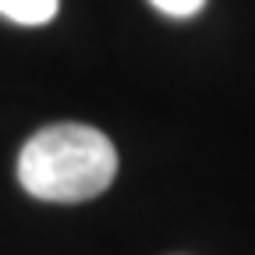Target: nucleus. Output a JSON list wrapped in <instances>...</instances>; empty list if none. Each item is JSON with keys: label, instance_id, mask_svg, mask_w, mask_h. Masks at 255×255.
<instances>
[{"label": "nucleus", "instance_id": "obj_3", "mask_svg": "<svg viewBox=\"0 0 255 255\" xmlns=\"http://www.w3.org/2000/svg\"><path fill=\"white\" fill-rule=\"evenodd\" d=\"M149 4L156 11H163L170 18H191V14H199L206 0H149Z\"/></svg>", "mask_w": 255, "mask_h": 255}, {"label": "nucleus", "instance_id": "obj_1", "mask_svg": "<svg viewBox=\"0 0 255 255\" xmlns=\"http://www.w3.org/2000/svg\"><path fill=\"white\" fill-rule=\"evenodd\" d=\"M117 177L114 142L89 124H50L18 156V181L39 202H85Z\"/></svg>", "mask_w": 255, "mask_h": 255}, {"label": "nucleus", "instance_id": "obj_2", "mask_svg": "<svg viewBox=\"0 0 255 255\" xmlns=\"http://www.w3.org/2000/svg\"><path fill=\"white\" fill-rule=\"evenodd\" d=\"M60 0H0V14L18 25H46Z\"/></svg>", "mask_w": 255, "mask_h": 255}]
</instances>
